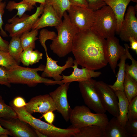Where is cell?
<instances>
[{"instance_id": "obj_10", "label": "cell", "mask_w": 137, "mask_h": 137, "mask_svg": "<svg viewBox=\"0 0 137 137\" xmlns=\"http://www.w3.org/2000/svg\"><path fill=\"white\" fill-rule=\"evenodd\" d=\"M95 88L102 105L106 111L114 117L119 116L118 97L109 85L102 81H96Z\"/></svg>"}, {"instance_id": "obj_14", "label": "cell", "mask_w": 137, "mask_h": 137, "mask_svg": "<svg viewBox=\"0 0 137 137\" xmlns=\"http://www.w3.org/2000/svg\"><path fill=\"white\" fill-rule=\"evenodd\" d=\"M25 107L31 114L35 112L44 113L56 110L54 101L49 94L39 95L32 98Z\"/></svg>"}, {"instance_id": "obj_24", "label": "cell", "mask_w": 137, "mask_h": 137, "mask_svg": "<svg viewBox=\"0 0 137 137\" xmlns=\"http://www.w3.org/2000/svg\"><path fill=\"white\" fill-rule=\"evenodd\" d=\"M123 92L129 102L137 96V81L125 72Z\"/></svg>"}, {"instance_id": "obj_44", "label": "cell", "mask_w": 137, "mask_h": 137, "mask_svg": "<svg viewBox=\"0 0 137 137\" xmlns=\"http://www.w3.org/2000/svg\"><path fill=\"white\" fill-rule=\"evenodd\" d=\"M130 42L131 48L137 54V40L133 37H130L129 39Z\"/></svg>"}, {"instance_id": "obj_19", "label": "cell", "mask_w": 137, "mask_h": 137, "mask_svg": "<svg viewBox=\"0 0 137 137\" xmlns=\"http://www.w3.org/2000/svg\"><path fill=\"white\" fill-rule=\"evenodd\" d=\"M131 0H103L114 12L117 20L116 32L119 35L127 7Z\"/></svg>"}, {"instance_id": "obj_47", "label": "cell", "mask_w": 137, "mask_h": 137, "mask_svg": "<svg viewBox=\"0 0 137 137\" xmlns=\"http://www.w3.org/2000/svg\"><path fill=\"white\" fill-rule=\"evenodd\" d=\"M34 130H35L36 134H37V135L38 137H47V136H46V135L43 134H42V133L41 132H40L39 131H38V130H35L34 129Z\"/></svg>"}, {"instance_id": "obj_31", "label": "cell", "mask_w": 137, "mask_h": 137, "mask_svg": "<svg viewBox=\"0 0 137 137\" xmlns=\"http://www.w3.org/2000/svg\"><path fill=\"white\" fill-rule=\"evenodd\" d=\"M16 65L19 64L8 52L0 50V66L9 70Z\"/></svg>"}, {"instance_id": "obj_11", "label": "cell", "mask_w": 137, "mask_h": 137, "mask_svg": "<svg viewBox=\"0 0 137 137\" xmlns=\"http://www.w3.org/2000/svg\"><path fill=\"white\" fill-rule=\"evenodd\" d=\"M70 83H64L49 93L54 101L56 110L66 122L69 120L72 110L67 98V91Z\"/></svg>"}, {"instance_id": "obj_45", "label": "cell", "mask_w": 137, "mask_h": 137, "mask_svg": "<svg viewBox=\"0 0 137 137\" xmlns=\"http://www.w3.org/2000/svg\"><path fill=\"white\" fill-rule=\"evenodd\" d=\"M8 135L12 136L10 132L7 129L3 127L0 124V137H7Z\"/></svg>"}, {"instance_id": "obj_41", "label": "cell", "mask_w": 137, "mask_h": 137, "mask_svg": "<svg viewBox=\"0 0 137 137\" xmlns=\"http://www.w3.org/2000/svg\"><path fill=\"white\" fill-rule=\"evenodd\" d=\"M42 117H44L48 123L53 124L55 119V115L53 111H50L44 113L42 114Z\"/></svg>"}, {"instance_id": "obj_1", "label": "cell", "mask_w": 137, "mask_h": 137, "mask_svg": "<svg viewBox=\"0 0 137 137\" xmlns=\"http://www.w3.org/2000/svg\"><path fill=\"white\" fill-rule=\"evenodd\" d=\"M72 52L78 65L82 67L95 71L108 63L106 40L91 29L75 34Z\"/></svg>"}, {"instance_id": "obj_34", "label": "cell", "mask_w": 137, "mask_h": 137, "mask_svg": "<svg viewBox=\"0 0 137 137\" xmlns=\"http://www.w3.org/2000/svg\"><path fill=\"white\" fill-rule=\"evenodd\" d=\"M35 42L24 49L20 56L21 62L24 66H28L29 64L30 57L32 51L35 48Z\"/></svg>"}, {"instance_id": "obj_17", "label": "cell", "mask_w": 137, "mask_h": 137, "mask_svg": "<svg viewBox=\"0 0 137 137\" xmlns=\"http://www.w3.org/2000/svg\"><path fill=\"white\" fill-rule=\"evenodd\" d=\"M52 6L50 5H44L42 15L33 26L31 29H39L46 27H55L62 22Z\"/></svg>"}, {"instance_id": "obj_21", "label": "cell", "mask_w": 137, "mask_h": 137, "mask_svg": "<svg viewBox=\"0 0 137 137\" xmlns=\"http://www.w3.org/2000/svg\"><path fill=\"white\" fill-rule=\"evenodd\" d=\"M118 99L119 115L117 118L119 123L124 127L126 121L129 101L123 91L117 90L115 91Z\"/></svg>"}, {"instance_id": "obj_48", "label": "cell", "mask_w": 137, "mask_h": 137, "mask_svg": "<svg viewBox=\"0 0 137 137\" xmlns=\"http://www.w3.org/2000/svg\"><path fill=\"white\" fill-rule=\"evenodd\" d=\"M131 1H132L133 2H135L137 3V0H131Z\"/></svg>"}, {"instance_id": "obj_15", "label": "cell", "mask_w": 137, "mask_h": 137, "mask_svg": "<svg viewBox=\"0 0 137 137\" xmlns=\"http://www.w3.org/2000/svg\"><path fill=\"white\" fill-rule=\"evenodd\" d=\"M45 53L46 64L41 76L44 78H53L56 81L62 80V76L60 75L66 68L72 67L73 65V59L71 57H68L65 65L62 66H59L57 64L58 61L54 60L49 57L47 52Z\"/></svg>"}, {"instance_id": "obj_27", "label": "cell", "mask_w": 137, "mask_h": 137, "mask_svg": "<svg viewBox=\"0 0 137 137\" xmlns=\"http://www.w3.org/2000/svg\"><path fill=\"white\" fill-rule=\"evenodd\" d=\"M45 5H51L61 19L64 12L68 10L71 5L68 0H46Z\"/></svg>"}, {"instance_id": "obj_3", "label": "cell", "mask_w": 137, "mask_h": 137, "mask_svg": "<svg viewBox=\"0 0 137 137\" xmlns=\"http://www.w3.org/2000/svg\"><path fill=\"white\" fill-rule=\"evenodd\" d=\"M45 66L41 64L38 67L31 68L15 65L7 70L9 82L10 83L26 84L29 87H34L39 83L48 85L63 84L61 81H56L40 76L38 72L43 71Z\"/></svg>"}, {"instance_id": "obj_25", "label": "cell", "mask_w": 137, "mask_h": 137, "mask_svg": "<svg viewBox=\"0 0 137 137\" xmlns=\"http://www.w3.org/2000/svg\"><path fill=\"white\" fill-rule=\"evenodd\" d=\"M9 43L8 52L19 64L21 62L20 56L23 50L20 37H13Z\"/></svg>"}, {"instance_id": "obj_6", "label": "cell", "mask_w": 137, "mask_h": 137, "mask_svg": "<svg viewBox=\"0 0 137 137\" xmlns=\"http://www.w3.org/2000/svg\"><path fill=\"white\" fill-rule=\"evenodd\" d=\"M95 13L94 21L90 29L105 39L114 36L117 20L111 8L106 5L95 11Z\"/></svg>"}, {"instance_id": "obj_40", "label": "cell", "mask_w": 137, "mask_h": 137, "mask_svg": "<svg viewBox=\"0 0 137 137\" xmlns=\"http://www.w3.org/2000/svg\"><path fill=\"white\" fill-rule=\"evenodd\" d=\"M26 103L23 98L19 96L14 99L11 105L16 108H20L25 107Z\"/></svg>"}, {"instance_id": "obj_33", "label": "cell", "mask_w": 137, "mask_h": 137, "mask_svg": "<svg viewBox=\"0 0 137 137\" xmlns=\"http://www.w3.org/2000/svg\"><path fill=\"white\" fill-rule=\"evenodd\" d=\"M127 116L129 120H137V96L129 102Z\"/></svg>"}, {"instance_id": "obj_29", "label": "cell", "mask_w": 137, "mask_h": 137, "mask_svg": "<svg viewBox=\"0 0 137 137\" xmlns=\"http://www.w3.org/2000/svg\"><path fill=\"white\" fill-rule=\"evenodd\" d=\"M38 29H33L23 33L20 37L23 49H24L35 41L38 38L37 37L39 32Z\"/></svg>"}, {"instance_id": "obj_23", "label": "cell", "mask_w": 137, "mask_h": 137, "mask_svg": "<svg viewBox=\"0 0 137 137\" xmlns=\"http://www.w3.org/2000/svg\"><path fill=\"white\" fill-rule=\"evenodd\" d=\"M125 54L120 58V62L117 64L119 67L117 79L112 85H109V87L115 91L119 90L124 91V83L125 73V66L126 59H127Z\"/></svg>"}, {"instance_id": "obj_46", "label": "cell", "mask_w": 137, "mask_h": 137, "mask_svg": "<svg viewBox=\"0 0 137 137\" xmlns=\"http://www.w3.org/2000/svg\"><path fill=\"white\" fill-rule=\"evenodd\" d=\"M24 1L30 5L34 6L37 3H39L44 5L46 0H21Z\"/></svg>"}, {"instance_id": "obj_30", "label": "cell", "mask_w": 137, "mask_h": 137, "mask_svg": "<svg viewBox=\"0 0 137 137\" xmlns=\"http://www.w3.org/2000/svg\"><path fill=\"white\" fill-rule=\"evenodd\" d=\"M17 114L11 106L7 105L0 95V118H18Z\"/></svg>"}, {"instance_id": "obj_36", "label": "cell", "mask_w": 137, "mask_h": 137, "mask_svg": "<svg viewBox=\"0 0 137 137\" xmlns=\"http://www.w3.org/2000/svg\"><path fill=\"white\" fill-rule=\"evenodd\" d=\"M88 8L94 11L106 5L103 0H86Z\"/></svg>"}, {"instance_id": "obj_22", "label": "cell", "mask_w": 137, "mask_h": 137, "mask_svg": "<svg viewBox=\"0 0 137 137\" xmlns=\"http://www.w3.org/2000/svg\"><path fill=\"white\" fill-rule=\"evenodd\" d=\"M73 137H104V129L96 125H91L78 129Z\"/></svg>"}, {"instance_id": "obj_9", "label": "cell", "mask_w": 137, "mask_h": 137, "mask_svg": "<svg viewBox=\"0 0 137 137\" xmlns=\"http://www.w3.org/2000/svg\"><path fill=\"white\" fill-rule=\"evenodd\" d=\"M67 11L71 23L79 31L91 28L94 20L95 11L88 7L71 5Z\"/></svg>"}, {"instance_id": "obj_43", "label": "cell", "mask_w": 137, "mask_h": 137, "mask_svg": "<svg viewBox=\"0 0 137 137\" xmlns=\"http://www.w3.org/2000/svg\"><path fill=\"white\" fill-rule=\"evenodd\" d=\"M8 42L3 39L0 35V48L1 50L8 52Z\"/></svg>"}, {"instance_id": "obj_12", "label": "cell", "mask_w": 137, "mask_h": 137, "mask_svg": "<svg viewBox=\"0 0 137 137\" xmlns=\"http://www.w3.org/2000/svg\"><path fill=\"white\" fill-rule=\"evenodd\" d=\"M2 126L15 137H37L34 129L28 126L27 123L18 118L5 119L0 118Z\"/></svg>"}, {"instance_id": "obj_32", "label": "cell", "mask_w": 137, "mask_h": 137, "mask_svg": "<svg viewBox=\"0 0 137 137\" xmlns=\"http://www.w3.org/2000/svg\"><path fill=\"white\" fill-rule=\"evenodd\" d=\"M57 36L55 32L49 31L46 29H42L40 31L38 39L45 53L47 52V48L45 43L46 41L49 40H53Z\"/></svg>"}, {"instance_id": "obj_28", "label": "cell", "mask_w": 137, "mask_h": 137, "mask_svg": "<svg viewBox=\"0 0 137 137\" xmlns=\"http://www.w3.org/2000/svg\"><path fill=\"white\" fill-rule=\"evenodd\" d=\"M125 50V54L127 59H130L132 61L131 65L126 63L125 66V72L137 81V61L132 57L129 52L130 47L126 43L124 44Z\"/></svg>"}, {"instance_id": "obj_35", "label": "cell", "mask_w": 137, "mask_h": 137, "mask_svg": "<svg viewBox=\"0 0 137 137\" xmlns=\"http://www.w3.org/2000/svg\"><path fill=\"white\" fill-rule=\"evenodd\" d=\"M124 128L129 137L137 136V120H128L126 123Z\"/></svg>"}, {"instance_id": "obj_38", "label": "cell", "mask_w": 137, "mask_h": 137, "mask_svg": "<svg viewBox=\"0 0 137 137\" xmlns=\"http://www.w3.org/2000/svg\"><path fill=\"white\" fill-rule=\"evenodd\" d=\"M43 54L38 50H33L31 54L30 59V65L38 63L42 58Z\"/></svg>"}, {"instance_id": "obj_39", "label": "cell", "mask_w": 137, "mask_h": 137, "mask_svg": "<svg viewBox=\"0 0 137 137\" xmlns=\"http://www.w3.org/2000/svg\"><path fill=\"white\" fill-rule=\"evenodd\" d=\"M6 2H1L0 3V30L1 35L3 37L8 36L6 32L2 28V26L3 24L2 17L4 13V9L6 7Z\"/></svg>"}, {"instance_id": "obj_50", "label": "cell", "mask_w": 137, "mask_h": 137, "mask_svg": "<svg viewBox=\"0 0 137 137\" xmlns=\"http://www.w3.org/2000/svg\"><path fill=\"white\" fill-rule=\"evenodd\" d=\"M1 50L0 48V50Z\"/></svg>"}, {"instance_id": "obj_5", "label": "cell", "mask_w": 137, "mask_h": 137, "mask_svg": "<svg viewBox=\"0 0 137 137\" xmlns=\"http://www.w3.org/2000/svg\"><path fill=\"white\" fill-rule=\"evenodd\" d=\"M69 120L72 127L78 129L93 125L104 129L109 121L105 113H93L84 105L77 106L72 109Z\"/></svg>"}, {"instance_id": "obj_2", "label": "cell", "mask_w": 137, "mask_h": 137, "mask_svg": "<svg viewBox=\"0 0 137 137\" xmlns=\"http://www.w3.org/2000/svg\"><path fill=\"white\" fill-rule=\"evenodd\" d=\"M63 17L64 20L62 22L55 27L58 34L50 45L53 52L61 58L66 56L72 52L74 37L79 31L71 23L66 11L64 12Z\"/></svg>"}, {"instance_id": "obj_37", "label": "cell", "mask_w": 137, "mask_h": 137, "mask_svg": "<svg viewBox=\"0 0 137 137\" xmlns=\"http://www.w3.org/2000/svg\"><path fill=\"white\" fill-rule=\"evenodd\" d=\"M0 84L5 85L10 87L11 86L8 78L7 70L0 66Z\"/></svg>"}, {"instance_id": "obj_20", "label": "cell", "mask_w": 137, "mask_h": 137, "mask_svg": "<svg viewBox=\"0 0 137 137\" xmlns=\"http://www.w3.org/2000/svg\"><path fill=\"white\" fill-rule=\"evenodd\" d=\"M104 137H129L124 127L114 117L109 121L104 129Z\"/></svg>"}, {"instance_id": "obj_26", "label": "cell", "mask_w": 137, "mask_h": 137, "mask_svg": "<svg viewBox=\"0 0 137 137\" xmlns=\"http://www.w3.org/2000/svg\"><path fill=\"white\" fill-rule=\"evenodd\" d=\"M6 7L10 12L14 9L17 10L18 12L14 16H18L19 18L21 17L26 11H30L34 8L33 6L23 1L19 3L14 1H9Z\"/></svg>"}, {"instance_id": "obj_49", "label": "cell", "mask_w": 137, "mask_h": 137, "mask_svg": "<svg viewBox=\"0 0 137 137\" xmlns=\"http://www.w3.org/2000/svg\"><path fill=\"white\" fill-rule=\"evenodd\" d=\"M3 0H0V3L2 2Z\"/></svg>"}, {"instance_id": "obj_16", "label": "cell", "mask_w": 137, "mask_h": 137, "mask_svg": "<svg viewBox=\"0 0 137 137\" xmlns=\"http://www.w3.org/2000/svg\"><path fill=\"white\" fill-rule=\"evenodd\" d=\"M106 45L108 62L115 74L117 62L122 56L125 54V49L120 45L119 39L114 36L106 39Z\"/></svg>"}, {"instance_id": "obj_13", "label": "cell", "mask_w": 137, "mask_h": 137, "mask_svg": "<svg viewBox=\"0 0 137 137\" xmlns=\"http://www.w3.org/2000/svg\"><path fill=\"white\" fill-rule=\"evenodd\" d=\"M135 9V7L129 6L125 15L119 34L122 41L129 42L130 37L137 40V19Z\"/></svg>"}, {"instance_id": "obj_42", "label": "cell", "mask_w": 137, "mask_h": 137, "mask_svg": "<svg viewBox=\"0 0 137 137\" xmlns=\"http://www.w3.org/2000/svg\"><path fill=\"white\" fill-rule=\"evenodd\" d=\"M71 5L88 7L86 0H68Z\"/></svg>"}, {"instance_id": "obj_8", "label": "cell", "mask_w": 137, "mask_h": 137, "mask_svg": "<svg viewBox=\"0 0 137 137\" xmlns=\"http://www.w3.org/2000/svg\"><path fill=\"white\" fill-rule=\"evenodd\" d=\"M96 81L92 78L79 82V87L85 104L96 113H105L103 107L95 88Z\"/></svg>"}, {"instance_id": "obj_18", "label": "cell", "mask_w": 137, "mask_h": 137, "mask_svg": "<svg viewBox=\"0 0 137 137\" xmlns=\"http://www.w3.org/2000/svg\"><path fill=\"white\" fill-rule=\"evenodd\" d=\"M78 64L75 60H74L73 65L72 67L73 69L72 73L69 75L62 74V80L61 81L62 83L74 81L78 82L88 79L92 78H96L99 76L101 73L95 71L85 67L80 69L78 67Z\"/></svg>"}, {"instance_id": "obj_4", "label": "cell", "mask_w": 137, "mask_h": 137, "mask_svg": "<svg viewBox=\"0 0 137 137\" xmlns=\"http://www.w3.org/2000/svg\"><path fill=\"white\" fill-rule=\"evenodd\" d=\"M11 106L16 113L19 119L47 137H73L78 131V129L72 127L66 129L58 128L36 118L26 110L25 107L18 108L12 106Z\"/></svg>"}, {"instance_id": "obj_7", "label": "cell", "mask_w": 137, "mask_h": 137, "mask_svg": "<svg viewBox=\"0 0 137 137\" xmlns=\"http://www.w3.org/2000/svg\"><path fill=\"white\" fill-rule=\"evenodd\" d=\"M44 5L40 4L37 7L36 12L30 15L24 13L21 18L14 16L8 20L4 29L9 34V36L20 37L24 32L31 29L34 24L43 12Z\"/></svg>"}]
</instances>
